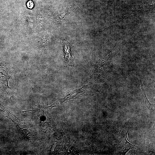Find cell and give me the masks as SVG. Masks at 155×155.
I'll return each instance as SVG.
<instances>
[{"mask_svg": "<svg viewBox=\"0 0 155 155\" xmlns=\"http://www.w3.org/2000/svg\"><path fill=\"white\" fill-rule=\"evenodd\" d=\"M78 6V4H75L67 7L62 13L59 14L57 16V20L62 21L68 14L72 12Z\"/></svg>", "mask_w": 155, "mask_h": 155, "instance_id": "3957f363", "label": "cell"}, {"mask_svg": "<svg viewBox=\"0 0 155 155\" xmlns=\"http://www.w3.org/2000/svg\"><path fill=\"white\" fill-rule=\"evenodd\" d=\"M27 5L28 8L31 9L34 6L33 2L32 1L30 0L27 3Z\"/></svg>", "mask_w": 155, "mask_h": 155, "instance_id": "5b68a950", "label": "cell"}, {"mask_svg": "<svg viewBox=\"0 0 155 155\" xmlns=\"http://www.w3.org/2000/svg\"><path fill=\"white\" fill-rule=\"evenodd\" d=\"M62 45L64 58L63 65L65 67L67 66H74V59L71 54L70 44L67 40L63 39L62 40Z\"/></svg>", "mask_w": 155, "mask_h": 155, "instance_id": "6da1fadb", "label": "cell"}, {"mask_svg": "<svg viewBox=\"0 0 155 155\" xmlns=\"http://www.w3.org/2000/svg\"><path fill=\"white\" fill-rule=\"evenodd\" d=\"M140 83L141 87V89L142 91V92L143 93V96L144 97V99L145 102V105L146 107L151 111H152L153 112L154 110L153 109V107L152 106V105L150 103L148 100L145 92V91L143 87V85L142 84V82L141 81L140 78Z\"/></svg>", "mask_w": 155, "mask_h": 155, "instance_id": "277c9868", "label": "cell"}, {"mask_svg": "<svg viewBox=\"0 0 155 155\" xmlns=\"http://www.w3.org/2000/svg\"><path fill=\"white\" fill-rule=\"evenodd\" d=\"M129 121V120L125 124L124 127L123 128L121 135L120 147L121 149H122V150L125 149H127L128 150L129 149L127 146V144H132L129 142L127 137V134L129 131L128 130L127 132L126 131Z\"/></svg>", "mask_w": 155, "mask_h": 155, "instance_id": "7a4b0ae2", "label": "cell"}]
</instances>
